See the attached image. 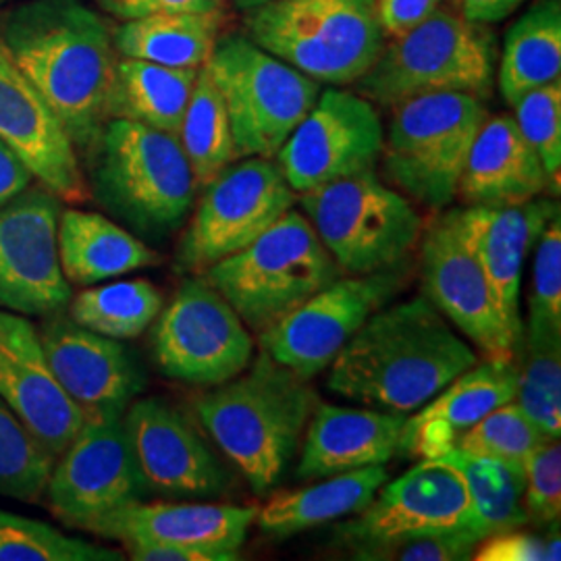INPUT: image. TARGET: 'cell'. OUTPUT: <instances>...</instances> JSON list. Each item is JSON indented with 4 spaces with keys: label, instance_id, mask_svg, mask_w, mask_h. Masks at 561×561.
Masks as SVG:
<instances>
[{
    "label": "cell",
    "instance_id": "6da1fadb",
    "mask_svg": "<svg viewBox=\"0 0 561 561\" xmlns=\"http://www.w3.org/2000/svg\"><path fill=\"white\" fill-rule=\"evenodd\" d=\"M0 41L59 117L76 150L92 152L108 117L117 50L81 0H32L2 23Z\"/></svg>",
    "mask_w": 561,
    "mask_h": 561
},
{
    "label": "cell",
    "instance_id": "7a4b0ae2",
    "mask_svg": "<svg viewBox=\"0 0 561 561\" xmlns=\"http://www.w3.org/2000/svg\"><path fill=\"white\" fill-rule=\"evenodd\" d=\"M477 362L451 322L416 296L382 306L362 324L331 362L327 387L377 410L412 412Z\"/></svg>",
    "mask_w": 561,
    "mask_h": 561
},
{
    "label": "cell",
    "instance_id": "3957f363",
    "mask_svg": "<svg viewBox=\"0 0 561 561\" xmlns=\"http://www.w3.org/2000/svg\"><path fill=\"white\" fill-rule=\"evenodd\" d=\"M317 403L306 379L262 352L241 375L198 396L194 410L225 458L264 495L294 458Z\"/></svg>",
    "mask_w": 561,
    "mask_h": 561
},
{
    "label": "cell",
    "instance_id": "277c9868",
    "mask_svg": "<svg viewBox=\"0 0 561 561\" xmlns=\"http://www.w3.org/2000/svg\"><path fill=\"white\" fill-rule=\"evenodd\" d=\"M90 157L96 201L138 238L164 240L187 219L198 190L178 136L111 119Z\"/></svg>",
    "mask_w": 561,
    "mask_h": 561
},
{
    "label": "cell",
    "instance_id": "5b68a950",
    "mask_svg": "<svg viewBox=\"0 0 561 561\" xmlns=\"http://www.w3.org/2000/svg\"><path fill=\"white\" fill-rule=\"evenodd\" d=\"M250 333L266 329L343 275L310 221L289 208L259 240L204 273Z\"/></svg>",
    "mask_w": 561,
    "mask_h": 561
},
{
    "label": "cell",
    "instance_id": "8992f818",
    "mask_svg": "<svg viewBox=\"0 0 561 561\" xmlns=\"http://www.w3.org/2000/svg\"><path fill=\"white\" fill-rule=\"evenodd\" d=\"M245 13L250 41L331 85L360 80L387 38L375 0H268Z\"/></svg>",
    "mask_w": 561,
    "mask_h": 561
},
{
    "label": "cell",
    "instance_id": "52a82bcc",
    "mask_svg": "<svg viewBox=\"0 0 561 561\" xmlns=\"http://www.w3.org/2000/svg\"><path fill=\"white\" fill-rule=\"evenodd\" d=\"M493 69V34L482 23L437 9L385 44L379 59L356 85L364 99L391 108L416 96L442 92L484 99L491 94Z\"/></svg>",
    "mask_w": 561,
    "mask_h": 561
},
{
    "label": "cell",
    "instance_id": "ba28073f",
    "mask_svg": "<svg viewBox=\"0 0 561 561\" xmlns=\"http://www.w3.org/2000/svg\"><path fill=\"white\" fill-rule=\"evenodd\" d=\"M206 71L221 92L238 159H275L321 94L319 81L245 36H219Z\"/></svg>",
    "mask_w": 561,
    "mask_h": 561
},
{
    "label": "cell",
    "instance_id": "9c48e42d",
    "mask_svg": "<svg viewBox=\"0 0 561 561\" xmlns=\"http://www.w3.org/2000/svg\"><path fill=\"white\" fill-rule=\"evenodd\" d=\"M300 204L322 245L347 275L401 266L421 241V215L375 171L304 192Z\"/></svg>",
    "mask_w": 561,
    "mask_h": 561
},
{
    "label": "cell",
    "instance_id": "30bf717a",
    "mask_svg": "<svg viewBox=\"0 0 561 561\" xmlns=\"http://www.w3.org/2000/svg\"><path fill=\"white\" fill-rule=\"evenodd\" d=\"M486 117L482 99L463 92L426 94L396 104L381 154L389 180L428 208L449 206Z\"/></svg>",
    "mask_w": 561,
    "mask_h": 561
},
{
    "label": "cell",
    "instance_id": "8fae6325",
    "mask_svg": "<svg viewBox=\"0 0 561 561\" xmlns=\"http://www.w3.org/2000/svg\"><path fill=\"white\" fill-rule=\"evenodd\" d=\"M294 204L296 192L277 162L261 157L231 162L202 190L198 208L178 243L175 268L201 275L259 240Z\"/></svg>",
    "mask_w": 561,
    "mask_h": 561
},
{
    "label": "cell",
    "instance_id": "7c38bea8",
    "mask_svg": "<svg viewBox=\"0 0 561 561\" xmlns=\"http://www.w3.org/2000/svg\"><path fill=\"white\" fill-rule=\"evenodd\" d=\"M154 360L175 381L217 387L254 358V340L231 304L204 279H183L152 331Z\"/></svg>",
    "mask_w": 561,
    "mask_h": 561
},
{
    "label": "cell",
    "instance_id": "4fadbf2b",
    "mask_svg": "<svg viewBox=\"0 0 561 561\" xmlns=\"http://www.w3.org/2000/svg\"><path fill=\"white\" fill-rule=\"evenodd\" d=\"M401 266L329 283L259 335L262 352L310 381L331 366L364 322L400 294Z\"/></svg>",
    "mask_w": 561,
    "mask_h": 561
},
{
    "label": "cell",
    "instance_id": "5bb4252c",
    "mask_svg": "<svg viewBox=\"0 0 561 561\" xmlns=\"http://www.w3.org/2000/svg\"><path fill=\"white\" fill-rule=\"evenodd\" d=\"M125 414V412H123ZM123 414L85 416L80 433L55 460L46 484L53 514L85 528L125 505L144 502L148 489L134 458Z\"/></svg>",
    "mask_w": 561,
    "mask_h": 561
},
{
    "label": "cell",
    "instance_id": "9a60e30c",
    "mask_svg": "<svg viewBox=\"0 0 561 561\" xmlns=\"http://www.w3.org/2000/svg\"><path fill=\"white\" fill-rule=\"evenodd\" d=\"M385 129L375 104L347 90L329 88L275 154L289 187L298 194L333 181L375 171Z\"/></svg>",
    "mask_w": 561,
    "mask_h": 561
},
{
    "label": "cell",
    "instance_id": "2e32d148",
    "mask_svg": "<svg viewBox=\"0 0 561 561\" xmlns=\"http://www.w3.org/2000/svg\"><path fill=\"white\" fill-rule=\"evenodd\" d=\"M60 198L44 185L0 206V310L23 317L62 312L73 298L60 271Z\"/></svg>",
    "mask_w": 561,
    "mask_h": 561
},
{
    "label": "cell",
    "instance_id": "e0dca14e",
    "mask_svg": "<svg viewBox=\"0 0 561 561\" xmlns=\"http://www.w3.org/2000/svg\"><path fill=\"white\" fill-rule=\"evenodd\" d=\"M421 236L424 298L486 358L516 356L518 345L503 324L489 280L461 238L451 210L437 217Z\"/></svg>",
    "mask_w": 561,
    "mask_h": 561
},
{
    "label": "cell",
    "instance_id": "ac0fdd59",
    "mask_svg": "<svg viewBox=\"0 0 561 561\" xmlns=\"http://www.w3.org/2000/svg\"><path fill=\"white\" fill-rule=\"evenodd\" d=\"M123 424L150 493L173 500H206L227 491L229 477L192 421L161 398L127 405Z\"/></svg>",
    "mask_w": 561,
    "mask_h": 561
},
{
    "label": "cell",
    "instance_id": "d6986e66",
    "mask_svg": "<svg viewBox=\"0 0 561 561\" xmlns=\"http://www.w3.org/2000/svg\"><path fill=\"white\" fill-rule=\"evenodd\" d=\"M472 503L460 472L442 460L422 458L398 481L385 482L354 520L335 528L350 545L408 533L470 528Z\"/></svg>",
    "mask_w": 561,
    "mask_h": 561
},
{
    "label": "cell",
    "instance_id": "ffe728a7",
    "mask_svg": "<svg viewBox=\"0 0 561 561\" xmlns=\"http://www.w3.org/2000/svg\"><path fill=\"white\" fill-rule=\"evenodd\" d=\"M38 335L55 379L83 419L101 412L123 414L140 396L146 373L119 340L80 327L60 312L42 322Z\"/></svg>",
    "mask_w": 561,
    "mask_h": 561
},
{
    "label": "cell",
    "instance_id": "44dd1931",
    "mask_svg": "<svg viewBox=\"0 0 561 561\" xmlns=\"http://www.w3.org/2000/svg\"><path fill=\"white\" fill-rule=\"evenodd\" d=\"M0 140L60 202L90 198L73 141L0 41Z\"/></svg>",
    "mask_w": 561,
    "mask_h": 561
},
{
    "label": "cell",
    "instance_id": "7402d4cb",
    "mask_svg": "<svg viewBox=\"0 0 561 561\" xmlns=\"http://www.w3.org/2000/svg\"><path fill=\"white\" fill-rule=\"evenodd\" d=\"M0 400L55 458L85 421L55 379L38 329L9 310H0Z\"/></svg>",
    "mask_w": 561,
    "mask_h": 561
},
{
    "label": "cell",
    "instance_id": "603a6c76",
    "mask_svg": "<svg viewBox=\"0 0 561 561\" xmlns=\"http://www.w3.org/2000/svg\"><path fill=\"white\" fill-rule=\"evenodd\" d=\"M558 215L560 204L541 198L516 206L451 208V217L481 264L503 324L516 345H520L524 331L520 317L522 266L541 238L542 229Z\"/></svg>",
    "mask_w": 561,
    "mask_h": 561
},
{
    "label": "cell",
    "instance_id": "cb8c5ba5",
    "mask_svg": "<svg viewBox=\"0 0 561 561\" xmlns=\"http://www.w3.org/2000/svg\"><path fill=\"white\" fill-rule=\"evenodd\" d=\"M518 358H484L463 370L401 431L400 454L439 458L456 447L461 435L495 408L516 400Z\"/></svg>",
    "mask_w": 561,
    "mask_h": 561
},
{
    "label": "cell",
    "instance_id": "d4e9b609",
    "mask_svg": "<svg viewBox=\"0 0 561 561\" xmlns=\"http://www.w3.org/2000/svg\"><path fill=\"white\" fill-rule=\"evenodd\" d=\"M259 507L221 503H131L85 526L125 542H164L213 551H240Z\"/></svg>",
    "mask_w": 561,
    "mask_h": 561
},
{
    "label": "cell",
    "instance_id": "484cf974",
    "mask_svg": "<svg viewBox=\"0 0 561 561\" xmlns=\"http://www.w3.org/2000/svg\"><path fill=\"white\" fill-rule=\"evenodd\" d=\"M405 412L317 403L306 426L300 479H327L382 466L400 454Z\"/></svg>",
    "mask_w": 561,
    "mask_h": 561
},
{
    "label": "cell",
    "instance_id": "4316f807",
    "mask_svg": "<svg viewBox=\"0 0 561 561\" xmlns=\"http://www.w3.org/2000/svg\"><path fill=\"white\" fill-rule=\"evenodd\" d=\"M549 187L535 148L514 117H486L468 152L458 194L463 206H516Z\"/></svg>",
    "mask_w": 561,
    "mask_h": 561
},
{
    "label": "cell",
    "instance_id": "83f0119b",
    "mask_svg": "<svg viewBox=\"0 0 561 561\" xmlns=\"http://www.w3.org/2000/svg\"><path fill=\"white\" fill-rule=\"evenodd\" d=\"M57 248L65 279L81 287L161 262V256L136 233L104 215L80 208L60 210Z\"/></svg>",
    "mask_w": 561,
    "mask_h": 561
},
{
    "label": "cell",
    "instance_id": "f1b7e54d",
    "mask_svg": "<svg viewBox=\"0 0 561 561\" xmlns=\"http://www.w3.org/2000/svg\"><path fill=\"white\" fill-rule=\"evenodd\" d=\"M387 482L382 466L327 477V481L296 491H277L259 510L256 522L262 533L287 539L324 522L340 520L358 514Z\"/></svg>",
    "mask_w": 561,
    "mask_h": 561
},
{
    "label": "cell",
    "instance_id": "f546056e",
    "mask_svg": "<svg viewBox=\"0 0 561 561\" xmlns=\"http://www.w3.org/2000/svg\"><path fill=\"white\" fill-rule=\"evenodd\" d=\"M201 69L121 57L108 99L111 119L134 121L180 136L181 121Z\"/></svg>",
    "mask_w": 561,
    "mask_h": 561
},
{
    "label": "cell",
    "instance_id": "4dcf8cb0",
    "mask_svg": "<svg viewBox=\"0 0 561 561\" xmlns=\"http://www.w3.org/2000/svg\"><path fill=\"white\" fill-rule=\"evenodd\" d=\"M219 11H173L125 21L113 34V42L119 57L201 69L219 41Z\"/></svg>",
    "mask_w": 561,
    "mask_h": 561
},
{
    "label": "cell",
    "instance_id": "1f68e13d",
    "mask_svg": "<svg viewBox=\"0 0 561 561\" xmlns=\"http://www.w3.org/2000/svg\"><path fill=\"white\" fill-rule=\"evenodd\" d=\"M561 2L539 0L516 21L503 42L500 92L514 106L528 92L560 80Z\"/></svg>",
    "mask_w": 561,
    "mask_h": 561
},
{
    "label": "cell",
    "instance_id": "d6a6232c",
    "mask_svg": "<svg viewBox=\"0 0 561 561\" xmlns=\"http://www.w3.org/2000/svg\"><path fill=\"white\" fill-rule=\"evenodd\" d=\"M433 460L445 461L460 472L472 503L470 530L481 541L491 535L520 528L528 522L524 510V463L474 456L460 447H451Z\"/></svg>",
    "mask_w": 561,
    "mask_h": 561
},
{
    "label": "cell",
    "instance_id": "836d02e7",
    "mask_svg": "<svg viewBox=\"0 0 561 561\" xmlns=\"http://www.w3.org/2000/svg\"><path fill=\"white\" fill-rule=\"evenodd\" d=\"M178 140L192 167L196 190H204L222 169L240 161L221 92L206 67L198 71Z\"/></svg>",
    "mask_w": 561,
    "mask_h": 561
},
{
    "label": "cell",
    "instance_id": "e575fe53",
    "mask_svg": "<svg viewBox=\"0 0 561 561\" xmlns=\"http://www.w3.org/2000/svg\"><path fill=\"white\" fill-rule=\"evenodd\" d=\"M69 319L111 340H134L157 321L162 294L146 279L117 280L80 291L69 301Z\"/></svg>",
    "mask_w": 561,
    "mask_h": 561
},
{
    "label": "cell",
    "instance_id": "d590c367",
    "mask_svg": "<svg viewBox=\"0 0 561 561\" xmlns=\"http://www.w3.org/2000/svg\"><path fill=\"white\" fill-rule=\"evenodd\" d=\"M516 403L542 433L561 437V333L526 327L518 345Z\"/></svg>",
    "mask_w": 561,
    "mask_h": 561
},
{
    "label": "cell",
    "instance_id": "8d00e7d4",
    "mask_svg": "<svg viewBox=\"0 0 561 561\" xmlns=\"http://www.w3.org/2000/svg\"><path fill=\"white\" fill-rule=\"evenodd\" d=\"M55 460L15 412L0 400V495L38 502Z\"/></svg>",
    "mask_w": 561,
    "mask_h": 561
},
{
    "label": "cell",
    "instance_id": "74e56055",
    "mask_svg": "<svg viewBox=\"0 0 561 561\" xmlns=\"http://www.w3.org/2000/svg\"><path fill=\"white\" fill-rule=\"evenodd\" d=\"M117 549L67 537L50 524L0 510V561H119Z\"/></svg>",
    "mask_w": 561,
    "mask_h": 561
},
{
    "label": "cell",
    "instance_id": "f35d334b",
    "mask_svg": "<svg viewBox=\"0 0 561 561\" xmlns=\"http://www.w3.org/2000/svg\"><path fill=\"white\" fill-rule=\"evenodd\" d=\"M549 439L541 428L530 421L516 401L495 408L484 419L468 428L456 447L474 456H489L497 460H528L541 449Z\"/></svg>",
    "mask_w": 561,
    "mask_h": 561
},
{
    "label": "cell",
    "instance_id": "ab89813d",
    "mask_svg": "<svg viewBox=\"0 0 561 561\" xmlns=\"http://www.w3.org/2000/svg\"><path fill=\"white\" fill-rule=\"evenodd\" d=\"M479 542L470 528H456L356 542L350 551L354 560L362 561H461L472 558Z\"/></svg>",
    "mask_w": 561,
    "mask_h": 561
},
{
    "label": "cell",
    "instance_id": "60d3db41",
    "mask_svg": "<svg viewBox=\"0 0 561 561\" xmlns=\"http://www.w3.org/2000/svg\"><path fill=\"white\" fill-rule=\"evenodd\" d=\"M522 136L535 148L547 173L549 187L560 194L561 81L541 85L514 104Z\"/></svg>",
    "mask_w": 561,
    "mask_h": 561
},
{
    "label": "cell",
    "instance_id": "b9f144b4",
    "mask_svg": "<svg viewBox=\"0 0 561 561\" xmlns=\"http://www.w3.org/2000/svg\"><path fill=\"white\" fill-rule=\"evenodd\" d=\"M533 266L526 327L561 333V219L553 217L542 229Z\"/></svg>",
    "mask_w": 561,
    "mask_h": 561
},
{
    "label": "cell",
    "instance_id": "7bdbcfd3",
    "mask_svg": "<svg viewBox=\"0 0 561 561\" xmlns=\"http://www.w3.org/2000/svg\"><path fill=\"white\" fill-rule=\"evenodd\" d=\"M524 510L528 522L558 526L561 516V447L549 442L526 463Z\"/></svg>",
    "mask_w": 561,
    "mask_h": 561
},
{
    "label": "cell",
    "instance_id": "ee69618b",
    "mask_svg": "<svg viewBox=\"0 0 561 561\" xmlns=\"http://www.w3.org/2000/svg\"><path fill=\"white\" fill-rule=\"evenodd\" d=\"M561 539L556 533L541 537L537 533H524L512 528L505 533L482 539L472 560L477 561H558L561 556Z\"/></svg>",
    "mask_w": 561,
    "mask_h": 561
},
{
    "label": "cell",
    "instance_id": "f6af8a7d",
    "mask_svg": "<svg viewBox=\"0 0 561 561\" xmlns=\"http://www.w3.org/2000/svg\"><path fill=\"white\" fill-rule=\"evenodd\" d=\"M102 9L119 20H140L148 15L159 13H173V11H196V13H210L219 11L217 0H96Z\"/></svg>",
    "mask_w": 561,
    "mask_h": 561
},
{
    "label": "cell",
    "instance_id": "bcb514c9",
    "mask_svg": "<svg viewBox=\"0 0 561 561\" xmlns=\"http://www.w3.org/2000/svg\"><path fill=\"white\" fill-rule=\"evenodd\" d=\"M387 38H398L442 7V0H375Z\"/></svg>",
    "mask_w": 561,
    "mask_h": 561
},
{
    "label": "cell",
    "instance_id": "7dc6e473",
    "mask_svg": "<svg viewBox=\"0 0 561 561\" xmlns=\"http://www.w3.org/2000/svg\"><path fill=\"white\" fill-rule=\"evenodd\" d=\"M134 561H233L238 551H213L164 542H129L125 545Z\"/></svg>",
    "mask_w": 561,
    "mask_h": 561
},
{
    "label": "cell",
    "instance_id": "c3c4849f",
    "mask_svg": "<svg viewBox=\"0 0 561 561\" xmlns=\"http://www.w3.org/2000/svg\"><path fill=\"white\" fill-rule=\"evenodd\" d=\"M34 181L32 171L20 157L0 140V206L20 196Z\"/></svg>",
    "mask_w": 561,
    "mask_h": 561
},
{
    "label": "cell",
    "instance_id": "681fc988",
    "mask_svg": "<svg viewBox=\"0 0 561 561\" xmlns=\"http://www.w3.org/2000/svg\"><path fill=\"white\" fill-rule=\"evenodd\" d=\"M526 0H460V15L468 21L493 25L516 13Z\"/></svg>",
    "mask_w": 561,
    "mask_h": 561
},
{
    "label": "cell",
    "instance_id": "f907efd6",
    "mask_svg": "<svg viewBox=\"0 0 561 561\" xmlns=\"http://www.w3.org/2000/svg\"><path fill=\"white\" fill-rule=\"evenodd\" d=\"M233 2H236V7L240 11H250V9H256V7H261L264 2H268V0H233Z\"/></svg>",
    "mask_w": 561,
    "mask_h": 561
},
{
    "label": "cell",
    "instance_id": "816d5d0a",
    "mask_svg": "<svg viewBox=\"0 0 561 561\" xmlns=\"http://www.w3.org/2000/svg\"><path fill=\"white\" fill-rule=\"evenodd\" d=\"M217 2H219V4H221V2H225V0H217Z\"/></svg>",
    "mask_w": 561,
    "mask_h": 561
}]
</instances>
